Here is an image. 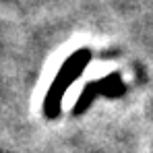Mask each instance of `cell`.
I'll use <instances>...</instances> for the list:
<instances>
[{"label":"cell","instance_id":"obj_1","mask_svg":"<svg viewBox=\"0 0 153 153\" xmlns=\"http://www.w3.org/2000/svg\"><path fill=\"white\" fill-rule=\"evenodd\" d=\"M89 60H91V50L89 48H79L62 62V66L58 68L50 89H48V93L44 97V105H42V112H44V116L48 120H54V118L60 116L62 100H64L66 91L71 89V85L76 79L83 75V71L89 64Z\"/></svg>","mask_w":153,"mask_h":153},{"label":"cell","instance_id":"obj_2","mask_svg":"<svg viewBox=\"0 0 153 153\" xmlns=\"http://www.w3.org/2000/svg\"><path fill=\"white\" fill-rule=\"evenodd\" d=\"M126 91V85L122 81V76L118 73H112V75H105L97 81H89L85 85V89L81 91L76 103L73 105V116H81L89 110V105L93 103V100H97L100 95L103 97H118Z\"/></svg>","mask_w":153,"mask_h":153}]
</instances>
